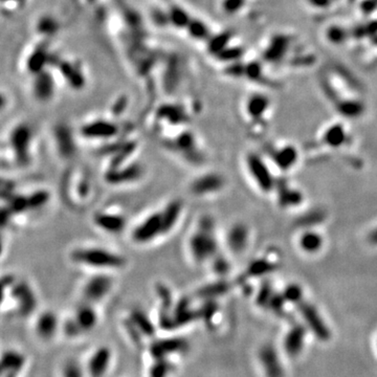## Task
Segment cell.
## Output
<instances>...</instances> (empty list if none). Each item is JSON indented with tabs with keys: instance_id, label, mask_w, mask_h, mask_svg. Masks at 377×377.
Returning <instances> with one entry per match:
<instances>
[{
	"instance_id": "cell-1",
	"label": "cell",
	"mask_w": 377,
	"mask_h": 377,
	"mask_svg": "<svg viewBox=\"0 0 377 377\" xmlns=\"http://www.w3.org/2000/svg\"><path fill=\"white\" fill-rule=\"evenodd\" d=\"M69 259L80 267L94 272L111 273L124 268L127 258L118 251L104 246L83 245L75 247L69 253Z\"/></svg>"
},
{
	"instance_id": "cell-2",
	"label": "cell",
	"mask_w": 377,
	"mask_h": 377,
	"mask_svg": "<svg viewBox=\"0 0 377 377\" xmlns=\"http://www.w3.org/2000/svg\"><path fill=\"white\" fill-rule=\"evenodd\" d=\"M188 255L197 265L213 261L218 253V241L215 235V222L211 216H201L187 242Z\"/></svg>"
},
{
	"instance_id": "cell-3",
	"label": "cell",
	"mask_w": 377,
	"mask_h": 377,
	"mask_svg": "<svg viewBox=\"0 0 377 377\" xmlns=\"http://www.w3.org/2000/svg\"><path fill=\"white\" fill-rule=\"evenodd\" d=\"M34 132L31 126L26 123H19L11 129L8 136V147L11 155L20 167H27L33 157Z\"/></svg>"
},
{
	"instance_id": "cell-4",
	"label": "cell",
	"mask_w": 377,
	"mask_h": 377,
	"mask_svg": "<svg viewBox=\"0 0 377 377\" xmlns=\"http://www.w3.org/2000/svg\"><path fill=\"white\" fill-rule=\"evenodd\" d=\"M165 236L160 208L149 213L132 228L130 239L134 244L147 245Z\"/></svg>"
},
{
	"instance_id": "cell-5",
	"label": "cell",
	"mask_w": 377,
	"mask_h": 377,
	"mask_svg": "<svg viewBox=\"0 0 377 377\" xmlns=\"http://www.w3.org/2000/svg\"><path fill=\"white\" fill-rule=\"evenodd\" d=\"M121 127L114 120L94 119L81 125L79 135L86 141L109 143L120 136Z\"/></svg>"
},
{
	"instance_id": "cell-6",
	"label": "cell",
	"mask_w": 377,
	"mask_h": 377,
	"mask_svg": "<svg viewBox=\"0 0 377 377\" xmlns=\"http://www.w3.org/2000/svg\"><path fill=\"white\" fill-rule=\"evenodd\" d=\"M115 286V279L107 272H94L82 287V296L86 303H96L105 299Z\"/></svg>"
},
{
	"instance_id": "cell-7",
	"label": "cell",
	"mask_w": 377,
	"mask_h": 377,
	"mask_svg": "<svg viewBox=\"0 0 377 377\" xmlns=\"http://www.w3.org/2000/svg\"><path fill=\"white\" fill-rule=\"evenodd\" d=\"M145 174V169L143 165L131 160L121 167L114 168V169H107L104 174V179L110 186H127L141 180Z\"/></svg>"
},
{
	"instance_id": "cell-8",
	"label": "cell",
	"mask_w": 377,
	"mask_h": 377,
	"mask_svg": "<svg viewBox=\"0 0 377 377\" xmlns=\"http://www.w3.org/2000/svg\"><path fill=\"white\" fill-rule=\"evenodd\" d=\"M226 185L223 176L216 172L202 173L193 178L189 184V192L194 197H206L221 191Z\"/></svg>"
},
{
	"instance_id": "cell-9",
	"label": "cell",
	"mask_w": 377,
	"mask_h": 377,
	"mask_svg": "<svg viewBox=\"0 0 377 377\" xmlns=\"http://www.w3.org/2000/svg\"><path fill=\"white\" fill-rule=\"evenodd\" d=\"M167 146L175 152L180 153L186 159L194 163L195 160H200L198 157V146L197 138L194 132L189 129L180 130L173 137L167 139Z\"/></svg>"
},
{
	"instance_id": "cell-10",
	"label": "cell",
	"mask_w": 377,
	"mask_h": 377,
	"mask_svg": "<svg viewBox=\"0 0 377 377\" xmlns=\"http://www.w3.org/2000/svg\"><path fill=\"white\" fill-rule=\"evenodd\" d=\"M53 145L59 156L63 159L73 158L78 151L76 136L68 125H56L52 131Z\"/></svg>"
},
{
	"instance_id": "cell-11",
	"label": "cell",
	"mask_w": 377,
	"mask_h": 377,
	"mask_svg": "<svg viewBox=\"0 0 377 377\" xmlns=\"http://www.w3.org/2000/svg\"><path fill=\"white\" fill-rule=\"evenodd\" d=\"M95 228L109 235H119L127 227V218L114 209H102L92 217Z\"/></svg>"
},
{
	"instance_id": "cell-12",
	"label": "cell",
	"mask_w": 377,
	"mask_h": 377,
	"mask_svg": "<svg viewBox=\"0 0 377 377\" xmlns=\"http://www.w3.org/2000/svg\"><path fill=\"white\" fill-rule=\"evenodd\" d=\"M56 91V83L51 75L46 71L34 76L32 83V93L35 100L40 103L49 102Z\"/></svg>"
},
{
	"instance_id": "cell-13",
	"label": "cell",
	"mask_w": 377,
	"mask_h": 377,
	"mask_svg": "<svg viewBox=\"0 0 377 377\" xmlns=\"http://www.w3.org/2000/svg\"><path fill=\"white\" fill-rule=\"evenodd\" d=\"M138 142L134 138H122L111 154L107 169L121 167L132 160L137 151Z\"/></svg>"
},
{
	"instance_id": "cell-14",
	"label": "cell",
	"mask_w": 377,
	"mask_h": 377,
	"mask_svg": "<svg viewBox=\"0 0 377 377\" xmlns=\"http://www.w3.org/2000/svg\"><path fill=\"white\" fill-rule=\"evenodd\" d=\"M165 236L169 235L179 223L181 216L185 211L184 200L180 198H173L168 201L161 208Z\"/></svg>"
},
{
	"instance_id": "cell-15",
	"label": "cell",
	"mask_w": 377,
	"mask_h": 377,
	"mask_svg": "<svg viewBox=\"0 0 377 377\" xmlns=\"http://www.w3.org/2000/svg\"><path fill=\"white\" fill-rule=\"evenodd\" d=\"M10 293L12 298L19 303V310L22 312H29L36 305V298L34 291L29 283L24 281H15L10 285Z\"/></svg>"
},
{
	"instance_id": "cell-16",
	"label": "cell",
	"mask_w": 377,
	"mask_h": 377,
	"mask_svg": "<svg viewBox=\"0 0 377 377\" xmlns=\"http://www.w3.org/2000/svg\"><path fill=\"white\" fill-rule=\"evenodd\" d=\"M156 120L159 124H165L172 127L177 126H186L189 121V117L185 109L176 104H166L158 108L156 114Z\"/></svg>"
},
{
	"instance_id": "cell-17",
	"label": "cell",
	"mask_w": 377,
	"mask_h": 377,
	"mask_svg": "<svg viewBox=\"0 0 377 377\" xmlns=\"http://www.w3.org/2000/svg\"><path fill=\"white\" fill-rule=\"evenodd\" d=\"M59 327V319L53 312L45 311L42 312L36 322V331L39 337L42 339L48 340L52 338L57 332Z\"/></svg>"
},
{
	"instance_id": "cell-18",
	"label": "cell",
	"mask_w": 377,
	"mask_h": 377,
	"mask_svg": "<svg viewBox=\"0 0 377 377\" xmlns=\"http://www.w3.org/2000/svg\"><path fill=\"white\" fill-rule=\"evenodd\" d=\"M248 239V233L245 226L237 223L234 225L228 235H227V242L229 248L233 251V253H241L242 249H244Z\"/></svg>"
},
{
	"instance_id": "cell-19",
	"label": "cell",
	"mask_w": 377,
	"mask_h": 377,
	"mask_svg": "<svg viewBox=\"0 0 377 377\" xmlns=\"http://www.w3.org/2000/svg\"><path fill=\"white\" fill-rule=\"evenodd\" d=\"M73 318L76 322L77 326L79 327L80 331L81 330L86 331L94 327V325L97 322V314L95 310L93 309L92 304L85 302V304L80 306L79 308L76 310L75 316Z\"/></svg>"
},
{
	"instance_id": "cell-20",
	"label": "cell",
	"mask_w": 377,
	"mask_h": 377,
	"mask_svg": "<svg viewBox=\"0 0 377 377\" xmlns=\"http://www.w3.org/2000/svg\"><path fill=\"white\" fill-rule=\"evenodd\" d=\"M110 351L101 348L91 355L88 364V371L92 377H100L106 371L110 360Z\"/></svg>"
},
{
	"instance_id": "cell-21",
	"label": "cell",
	"mask_w": 377,
	"mask_h": 377,
	"mask_svg": "<svg viewBox=\"0 0 377 377\" xmlns=\"http://www.w3.org/2000/svg\"><path fill=\"white\" fill-rule=\"evenodd\" d=\"M61 72L66 82L73 88L80 89L83 87L85 81H84V77L80 71V68L77 65L71 62H65L62 64Z\"/></svg>"
},
{
	"instance_id": "cell-22",
	"label": "cell",
	"mask_w": 377,
	"mask_h": 377,
	"mask_svg": "<svg viewBox=\"0 0 377 377\" xmlns=\"http://www.w3.org/2000/svg\"><path fill=\"white\" fill-rule=\"evenodd\" d=\"M48 53L44 48H37L30 56L29 61H27V69L34 76L45 71V65L48 62Z\"/></svg>"
},
{
	"instance_id": "cell-23",
	"label": "cell",
	"mask_w": 377,
	"mask_h": 377,
	"mask_svg": "<svg viewBox=\"0 0 377 377\" xmlns=\"http://www.w3.org/2000/svg\"><path fill=\"white\" fill-rule=\"evenodd\" d=\"M192 18L189 13L178 6H174L168 12V22L177 29H187Z\"/></svg>"
},
{
	"instance_id": "cell-24",
	"label": "cell",
	"mask_w": 377,
	"mask_h": 377,
	"mask_svg": "<svg viewBox=\"0 0 377 377\" xmlns=\"http://www.w3.org/2000/svg\"><path fill=\"white\" fill-rule=\"evenodd\" d=\"M26 196L27 201H29L30 211H37V209L43 208L49 202L51 194L45 189H39L26 195Z\"/></svg>"
},
{
	"instance_id": "cell-25",
	"label": "cell",
	"mask_w": 377,
	"mask_h": 377,
	"mask_svg": "<svg viewBox=\"0 0 377 377\" xmlns=\"http://www.w3.org/2000/svg\"><path fill=\"white\" fill-rule=\"evenodd\" d=\"M186 30L188 31L190 37L196 40H203L208 37V29L206 24L198 19L192 18Z\"/></svg>"
},
{
	"instance_id": "cell-26",
	"label": "cell",
	"mask_w": 377,
	"mask_h": 377,
	"mask_svg": "<svg viewBox=\"0 0 377 377\" xmlns=\"http://www.w3.org/2000/svg\"><path fill=\"white\" fill-rule=\"evenodd\" d=\"M59 25L55 18L50 16L41 17L37 23V30L41 35H53L58 31Z\"/></svg>"
},
{
	"instance_id": "cell-27",
	"label": "cell",
	"mask_w": 377,
	"mask_h": 377,
	"mask_svg": "<svg viewBox=\"0 0 377 377\" xmlns=\"http://www.w3.org/2000/svg\"><path fill=\"white\" fill-rule=\"evenodd\" d=\"M301 245L307 250H314L320 245V239L315 234H305L301 238Z\"/></svg>"
},
{
	"instance_id": "cell-28",
	"label": "cell",
	"mask_w": 377,
	"mask_h": 377,
	"mask_svg": "<svg viewBox=\"0 0 377 377\" xmlns=\"http://www.w3.org/2000/svg\"><path fill=\"white\" fill-rule=\"evenodd\" d=\"M128 104V99L126 96H121L117 100V102L111 107V113H113L114 116H121L122 114L125 113L126 108H127Z\"/></svg>"
},
{
	"instance_id": "cell-29",
	"label": "cell",
	"mask_w": 377,
	"mask_h": 377,
	"mask_svg": "<svg viewBox=\"0 0 377 377\" xmlns=\"http://www.w3.org/2000/svg\"><path fill=\"white\" fill-rule=\"evenodd\" d=\"M239 0H225L222 4V8L226 12L234 13L239 8Z\"/></svg>"
},
{
	"instance_id": "cell-30",
	"label": "cell",
	"mask_w": 377,
	"mask_h": 377,
	"mask_svg": "<svg viewBox=\"0 0 377 377\" xmlns=\"http://www.w3.org/2000/svg\"><path fill=\"white\" fill-rule=\"evenodd\" d=\"M4 2H5V0H4Z\"/></svg>"
},
{
	"instance_id": "cell-31",
	"label": "cell",
	"mask_w": 377,
	"mask_h": 377,
	"mask_svg": "<svg viewBox=\"0 0 377 377\" xmlns=\"http://www.w3.org/2000/svg\"><path fill=\"white\" fill-rule=\"evenodd\" d=\"M92 2H93V0H92Z\"/></svg>"
}]
</instances>
